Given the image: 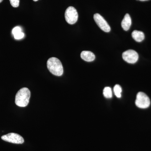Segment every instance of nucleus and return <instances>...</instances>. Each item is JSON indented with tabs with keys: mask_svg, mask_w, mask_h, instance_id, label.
I'll list each match as a JSON object with an SVG mask.
<instances>
[{
	"mask_svg": "<svg viewBox=\"0 0 151 151\" xmlns=\"http://www.w3.org/2000/svg\"><path fill=\"white\" fill-rule=\"evenodd\" d=\"M12 33L15 39H21L24 37V34L22 32L21 28L19 27L14 28L12 30Z\"/></svg>",
	"mask_w": 151,
	"mask_h": 151,
	"instance_id": "9b49d317",
	"label": "nucleus"
},
{
	"mask_svg": "<svg viewBox=\"0 0 151 151\" xmlns=\"http://www.w3.org/2000/svg\"><path fill=\"white\" fill-rule=\"evenodd\" d=\"M30 91L26 87H23L17 92L15 97L16 104L20 107H25L29 103Z\"/></svg>",
	"mask_w": 151,
	"mask_h": 151,
	"instance_id": "f257e3e1",
	"label": "nucleus"
},
{
	"mask_svg": "<svg viewBox=\"0 0 151 151\" xmlns=\"http://www.w3.org/2000/svg\"><path fill=\"white\" fill-rule=\"evenodd\" d=\"M94 19L97 25L103 31L108 32L111 31V27L108 24V22L100 14H94Z\"/></svg>",
	"mask_w": 151,
	"mask_h": 151,
	"instance_id": "0eeeda50",
	"label": "nucleus"
},
{
	"mask_svg": "<svg viewBox=\"0 0 151 151\" xmlns=\"http://www.w3.org/2000/svg\"><path fill=\"white\" fill-rule=\"evenodd\" d=\"M132 37L137 42L142 41L145 37V35L142 32L137 30H134L133 32L132 33Z\"/></svg>",
	"mask_w": 151,
	"mask_h": 151,
	"instance_id": "9d476101",
	"label": "nucleus"
},
{
	"mask_svg": "<svg viewBox=\"0 0 151 151\" xmlns=\"http://www.w3.org/2000/svg\"><path fill=\"white\" fill-rule=\"evenodd\" d=\"M33 1H38V0H33Z\"/></svg>",
	"mask_w": 151,
	"mask_h": 151,
	"instance_id": "f3484780",
	"label": "nucleus"
},
{
	"mask_svg": "<svg viewBox=\"0 0 151 151\" xmlns=\"http://www.w3.org/2000/svg\"><path fill=\"white\" fill-rule=\"evenodd\" d=\"M65 19L68 23L70 24H74L77 21L78 14L75 8L69 6L65 12Z\"/></svg>",
	"mask_w": 151,
	"mask_h": 151,
	"instance_id": "20e7f679",
	"label": "nucleus"
},
{
	"mask_svg": "<svg viewBox=\"0 0 151 151\" xmlns=\"http://www.w3.org/2000/svg\"><path fill=\"white\" fill-rule=\"evenodd\" d=\"M3 1V0H0V3H1Z\"/></svg>",
	"mask_w": 151,
	"mask_h": 151,
	"instance_id": "dca6fc26",
	"label": "nucleus"
},
{
	"mask_svg": "<svg viewBox=\"0 0 151 151\" xmlns=\"http://www.w3.org/2000/svg\"><path fill=\"white\" fill-rule=\"evenodd\" d=\"M81 57L82 59L87 62L93 61L95 58L94 53L89 51H82L81 53Z\"/></svg>",
	"mask_w": 151,
	"mask_h": 151,
	"instance_id": "1a4fd4ad",
	"label": "nucleus"
},
{
	"mask_svg": "<svg viewBox=\"0 0 151 151\" xmlns=\"http://www.w3.org/2000/svg\"><path fill=\"white\" fill-rule=\"evenodd\" d=\"M47 67L48 70L53 75L61 76L63 73V67L62 63L58 58L52 57L47 60Z\"/></svg>",
	"mask_w": 151,
	"mask_h": 151,
	"instance_id": "f03ea898",
	"label": "nucleus"
},
{
	"mask_svg": "<svg viewBox=\"0 0 151 151\" xmlns=\"http://www.w3.org/2000/svg\"><path fill=\"white\" fill-rule=\"evenodd\" d=\"M103 94L104 97L106 98H111L112 97V92L111 87H105L103 89Z\"/></svg>",
	"mask_w": 151,
	"mask_h": 151,
	"instance_id": "ddd939ff",
	"label": "nucleus"
},
{
	"mask_svg": "<svg viewBox=\"0 0 151 151\" xmlns=\"http://www.w3.org/2000/svg\"><path fill=\"white\" fill-rule=\"evenodd\" d=\"M113 91H114V93H115V95L116 97H118V98H120L121 97V96H122V88L120 85L119 84H116L114 86Z\"/></svg>",
	"mask_w": 151,
	"mask_h": 151,
	"instance_id": "f8f14e48",
	"label": "nucleus"
},
{
	"mask_svg": "<svg viewBox=\"0 0 151 151\" xmlns=\"http://www.w3.org/2000/svg\"><path fill=\"white\" fill-rule=\"evenodd\" d=\"M11 5L13 7L17 8L19 5L20 0H9Z\"/></svg>",
	"mask_w": 151,
	"mask_h": 151,
	"instance_id": "4468645a",
	"label": "nucleus"
},
{
	"mask_svg": "<svg viewBox=\"0 0 151 151\" xmlns=\"http://www.w3.org/2000/svg\"><path fill=\"white\" fill-rule=\"evenodd\" d=\"M139 1H148V0H139Z\"/></svg>",
	"mask_w": 151,
	"mask_h": 151,
	"instance_id": "2eb2a0df",
	"label": "nucleus"
},
{
	"mask_svg": "<svg viewBox=\"0 0 151 151\" xmlns=\"http://www.w3.org/2000/svg\"><path fill=\"white\" fill-rule=\"evenodd\" d=\"M135 104L138 108L145 109L150 106V100L147 94L143 92H139L137 94Z\"/></svg>",
	"mask_w": 151,
	"mask_h": 151,
	"instance_id": "7ed1b4c3",
	"label": "nucleus"
},
{
	"mask_svg": "<svg viewBox=\"0 0 151 151\" xmlns=\"http://www.w3.org/2000/svg\"><path fill=\"white\" fill-rule=\"evenodd\" d=\"M131 25H132V19H131V17L129 14H127L125 15L124 19L122 20V27L124 30L128 31Z\"/></svg>",
	"mask_w": 151,
	"mask_h": 151,
	"instance_id": "6e6552de",
	"label": "nucleus"
},
{
	"mask_svg": "<svg viewBox=\"0 0 151 151\" xmlns=\"http://www.w3.org/2000/svg\"><path fill=\"white\" fill-rule=\"evenodd\" d=\"M123 59L129 63H135L139 59L137 52L133 50H129L124 52L122 54Z\"/></svg>",
	"mask_w": 151,
	"mask_h": 151,
	"instance_id": "423d86ee",
	"label": "nucleus"
},
{
	"mask_svg": "<svg viewBox=\"0 0 151 151\" xmlns=\"http://www.w3.org/2000/svg\"><path fill=\"white\" fill-rule=\"evenodd\" d=\"M1 139L6 142L13 144H22L24 142L23 138L16 133H11L4 135L1 137Z\"/></svg>",
	"mask_w": 151,
	"mask_h": 151,
	"instance_id": "39448f33",
	"label": "nucleus"
}]
</instances>
